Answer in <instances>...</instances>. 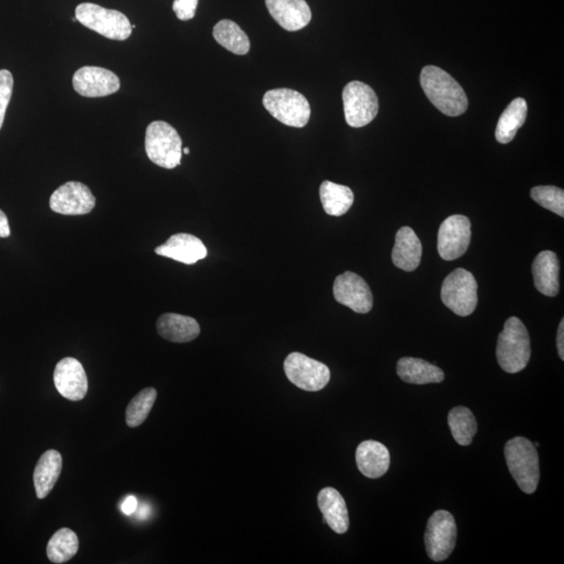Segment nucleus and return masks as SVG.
<instances>
[{
    "label": "nucleus",
    "mask_w": 564,
    "mask_h": 564,
    "mask_svg": "<svg viewBox=\"0 0 564 564\" xmlns=\"http://www.w3.org/2000/svg\"><path fill=\"white\" fill-rule=\"evenodd\" d=\"M421 85L433 105L447 116H459L469 108V99L459 83L437 66H426Z\"/></svg>",
    "instance_id": "nucleus-1"
},
{
    "label": "nucleus",
    "mask_w": 564,
    "mask_h": 564,
    "mask_svg": "<svg viewBox=\"0 0 564 564\" xmlns=\"http://www.w3.org/2000/svg\"><path fill=\"white\" fill-rule=\"evenodd\" d=\"M508 470L521 491L532 494L540 479V458L535 445L525 437H515L505 445Z\"/></svg>",
    "instance_id": "nucleus-2"
},
{
    "label": "nucleus",
    "mask_w": 564,
    "mask_h": 564,
    "mask_svg": "<svg viewBox=\"0 0 564 564\" xmlns=\"http://www.w3.org/2000/svg\"><path fill=\"white\" fill-rule=\"evenodd\" d=\"M531 357V344L528 330L519 318H509L499 335L497 359L501 369L508 374L524 370Z\"/></svg>",
    "instance_id": "nucleus-3"
},
{
    "label": "nucleus",
    "mask_w": 564,
    "mask_h": 564,
    "mask_svg": "<svg viewBox=\"0 0 564 564\" xmlns=\"http://www.w3.org/2000/svg\"><path fill=\"white\" fill-rule=\"evenodd\" d=\"M146 152L158 167L171 170L181 164L182 140L170 123L156 121L150 123L146 132Z\"/></svg>",
    "instance_id": "nucleus-4"
},
{
    "label": "nucleus",
    "mask_w": 564,
    "mask_h": 564,
    "mask_svg": "<svg viewBox=\"0 0 564 564\" xmlns=\"http://www.w3.org/2000/svg\"><path fill=\"white\" fill-rule=\"evenodd\" d=\"M263 104L274 119L288 127L304 128L311 118V106L306 96L293 89L278 88L266 92Z\"/></svg>",
    "instance_id": "nucleus-5"
},
{
    "label": "nucleus",
    "mask_w": 564,
    "mask_h": 564,
    "mask_svg": "<svg viewBox=\"0 0 564 564\" xmlns=\"http://www.w3.org/2000/svg\"><path fill=\"white\" fill-rule=\"evenodd\" d=\"M75 18L89 30L112 40H127L133 30L125 14L95 4L79 5L75 9Z\"/></svg>",
    "instance_id": "nucleus-6"
},
{
    "label": "nucleus",
    "mask_w": 564,
    "mask_h": 564,
    "mask_svg": "<svg viewBox=\"0 0 564 564\" xmlns=\"http://www.w3.org/2000/svg\"><path fill=\"white\" fill-rule=\"evenodd\" d=\"M442 300L452 312L466 317L478 305V284L473 275L459 267L447 277L442 287Z\"/></svg>",
    "instance_id": "nucleus-7"
},
{
    "label": "nucleus",
    "mask_w": 564,
    "mask_h": 564,
    "mask_svg": "<svg viewBox=\"0 0 564 564\" xmlns=\"http://www.w3.org/2000/svg\"><path fill=\"white\" fill-rule=\"evenodd\" d=\"M344 114L350 127L362 128L369 125L378 113V99L374 89L365 83L354 81L344 88Z\"/></svg>",
    "instance_id": "nucleus-8"
},
{
    "label": "nucleus",
    "mask_w": 564,
    "mask_h": 564,
    "mask_svg": "<svg viewBox=\"0 0 564 564\" xmlns=\"http://www.w3.org/2000/svg\"><path fill=\"white\" fill-rule=\"evenodd\" d=\"M457 524L452 513L438 511L426 525L424 543L432 560L440 562L451 556L457 542Z\"/></svg>",
    "instance_id": "nucleus-9"
},
{
    "label": "nucleus",
    "mask_w": 564,
    "mask_h": 564,
    "mask_svg": "<svg viewBox=\"0 0 564 564\" xmlns=\"http://www.w3.org/2000/svg\"><path fill=\"white\" fill-rule=\"evenodd\" d=\"M284 368L287 380L296 387L307 392L325 389L330 381V370L326 365L304 354L288 355Z\"/></svg>",
    "instance_id": "nucleus-10"
},
{
    "label": "nucleus",
    "mask_w": 564,
    "mask_h": 564,
    "mask_svg": "<svg viewBox=\"0 0 564 564\" xmlns=\"http://www.w3.org/2000/svg\"><path fill=\"white\" fill-rule=\"evenodd\" d=\"M472 224L469 218L451 216L440 226L438 252L444 260H455L464 256L472 238Z\"/></svg>",
    "instance_id": "nucleus-11"
},
{
    "label": "nucleus",
    "mask_w": 564,
    "mask_h": 564,
    "mask_svg": "<svg viewBox=\"0 0 564 564\" xmlns=\"http://www.w3.org/2000/svg\"><path fill=\"white\" fill-rule=\"evenodd\" d=\"M96 200L87 185L66 182L54 190L50 199L51 209L63 216H83L92 212Z\"/></svg>",
    "instance_id": "nucleus-12"
},
{
    "label": "nucleus",
    "mask_w": 564,
    "mask_h": 564,
    "mask_svg": "<svg viewBox=\"0 0 564 564\" xmlns=\"http://www.w3.org/2000/svg\"><path fill=\"white\" fill-rule=\"evenodd\" d=\"M335 299L357 314H367L374 307V296L366 281L359 275L345 272L335 278Z\"/></svg>",
    "instance_id": "nucleus-13"
},
{
    "label": "nucleus",
    "mask_w": 564,
    "mask_h": 564,
    "mask_svg": "<svg viewBox=\"0 0 564 564\" xmlns=\"http://www.w3.org/2000/svg\"><path fill=\"white\" fill-rule=\"evenodd\" d=\"M74 91L85 98H102L118 92L121 82L114 73L98 66H84L74 73Z\"/></svg>",
    "instance_id": "nucleus-14"
},
{
    "label": "nucleus",
    "mask_w": 564,
    "mask_h": 564,
    "mask_svg": "<svg viewBox=\"0 0 564 564\" xmlns=\"http://www.w3.org/2000/svg\"><path fill=\"white\" fill-rule=\"evenodd\" d=\"M53 383L59 394L72 402H79L88 392V378L84 367L74 357L61 360L53 371Z\"/></svg>",
    "instance_id": "nucleus-15"
},
{
    "label": "nucleus",
    "mask_w": 564,
    "mask_h": 564,
    "mask_svg": "<svg viewBox=\"0 0 564 564\" xmlns=\"http://www.w3.org/2000/svg\"><path fill=\"white\" fill-rule=\"evenodd\" d=\"M155 253L177 260L179 263L194 265L208 257L209 252L200 238L189 233H177L171 236L167 243L157 247Z\"/></svg>",
    "instance_id": "nucleus-16"
},
{
    "label": "nucleus",
    "mask_w": 564,
    "mask_h": 564,
    "mask_svg": "<svg viewBox=\"0 0 564 564\" xmlns=\"http://www.w3.org/2000/svg\"><path fill=\"white\" fill-rule=\"evenodd\" d=\"M267 11L282 29L296 32L312 20V11L306 0H266Z\"/></svg>",
    "instance_id": "nucleus-17"
},
{
    "label": "nucleus",
    "mask_w": 564,
    "mask_h": 564,
    "mask_svg": "<svg viewBox=\"0 0 564 564\" xmlns=\"http://www.w3.org/2000/svg\"><path fill=\"white\" fill-rule=\"evenodd\" d=\"M355 460L357 469L369 479L383 477L390 467L387 447L374 440H367L357 446Z\"/></svg>",
    "instance_id": "nucleus-18"
},
{
    "label": "nucleus",
    "mask_w": 564,
    "mask_h": 564,
    "mask_svg": "<svg viewBox=\"0 0 564 564\" xmlns=\"http://www.w3.org/2000/svg\"><path fill=\"white\" fill-rule=\"evenodd\" d=\"M423 245L414 230L403 227L396 233L395 245L392 251V261L398 269L412 272L421 265Z\"/></svg>",
    "instance_id": "nucleus-19"
},
{
    "label": "nucleus",
    "mask_w": 564,
    "mask_h": 564,
    "mask_svg": "<svg viewBox=\"0 0 564 564\" xmlns=\"http://www.w3.org/2000/svg\"><path fill=\"white\" fill-rule=\"evenodd\" d=\"M318 507L326 522L335 533L344 534L349 529V514L341 493L333 487L323 488L318 494Z\"/></svg>",
    "instance_id": "nucleus-20"
},
{
    "label": "nucleus",
    "mask_w": 564,
    "mask_h": 564,
    "mask_svg": "<svg viewBox=\"0 0 564 564\" xmlns=\"http://www.w3.org/2000/svg\"><path fill=\"white\" fill-rule=\"evenodd\" d=\"M156 328L161 338L173 343L194 341L201 332L196 319L173 313L161 315L157 320Z\"/></svg>",
    "instance_id": "nucleus-21"
},
{
    "label": "nucleus",
    "mask_w": 564,
    "mask_h": 564,
    "mask_svg": "<svg viewBox=\"0 0 564 564\" xmlns=\"http://www.w3.org/2000/svg\"><path fill=\"white\" fill-rule=\"evenodd\" d=\"M559 257L553 251H542L535 258L532 266L535 287L548 297H555L559 293Z\"/></svg>",
    "instance_id": "nucleus-22"
},
{
    "label": "nucleus",
    "mask_w": 564,
    "mask_h": 564,
    "mask_svg": "<svg viewBox=\"0 0 564 564\" xmlns=\"http://www.w3.org/2000/svg\"><path fill=\"white\" fill-rule=\"evenodd\" d=\"M62 466L63 459L58 451H46L40 457L33 477L38 499L44 500L52 492L60 478Z\"/></svg>",
    "instance_id": "nucleus-23"
},
{
    "label": "nucleus",
    "mask_w": 564,
    "mask_h": 564,
    "mask_svg": "<svg viewBox=\"0 0 564 564\" xmlns=\"http://www.w3.org/2000/svg\"><path fill=\"white\" fill-rule=\"evenodd\" d=\"M397 374L404 382L414 384H438L445 377L435 365L415 357H402L397 363Z\"/></svg>",
    "instance_id": "nucleus-24"
},
{
    "label": "nucleus",
    "mask_w": 564,
    "mask_h": 564,
    "mask_svg": "<svg viewBox=\"0 0 564 564\" xmlns=\"http://www.w3.org/2000/svg\"><path fill=\"white\" fill-rule=\"evenodd\" d=\"M527 112L528 106L524 99L513 100L501 115L497 130H495V139L503 144L511 142L518 131L524 125Z\"/></svg>",
    "instance_id": "nucleus-25"
},
{
    "label": "nucleus",
    "mask_w": 564,
    "mask_h": 564,
    "mask_svg": "<svg viewBox=\"0 0 564 564\" xmlns=\"http://www.w3.org/2000/svg\"><path fill=\"white\" fill-rule=\"evenodd\" d=\"M320 200L327 215L341 217L352 209L355 196L353 190L344 185L325 181L320 187Z\"/></svg>",
    "instance_id": "nucleus-26"
},
{
    "label": "nucleus",
    "mask_w": 564,
    "mask_h": 564,
    "mask_svg": "<svg viewBox=\"0 0 564 564\" xmlns=\"http://www.w3.org/2000/svg\"><path fill=\"white\" fill-rule=\"evenodd\" d=\"M213 37L219 45L239 56H244L250 51L249 37L232 20L224 19L219 22L213 27Z\"/></svg>",
    "instance_id": "nucleus-27"
},
{
    "label": "nucleus",
    "mask_w": 564,
    "mask_h": 564,
    "mask_svg": "<svg viewBox=\"0 0 564 564\" xmlns=\"http://www.w3.org/2000/svg\"><path fill=\"white\" fill-rule=\"evenodd\" d=\"M79 539L73 530L62 528L48 541L46 553L53 563H65L79 551Z\"/></svg>",
    "instance_id": "nucleus-28"
},
{
    "label": "nucleus",
    "mask_w": 564,
    "mask_h": 564,
    "mask_svg": "<svg viewBox=\"0 0 564 564\" xmlns=\"http://www.w3.org/2000/svg\"><path fill=\"white\" fill-rule=\"evenodd\" d=\"M449 425L453 439L462 446L471 445L478 432L473 413L465 407H456L449 413Z\"/></svg>",
    "instance_id": "nucleus-29"
},
{
    "label": "nucleus",
    "mask_w": 564,
    "mask_h": 564,
    "mask_svg": "<svg viewBox=\"0 0 564 564\" xmlns=\"http://www.w3.org/2000/svg\"><path fill=\"white\" fill-rule=\"evenodd\" d=\"M157 391L146 388L130 402L126 411V423L130 428H137L146 421L156 402Z\"/></svg>",
    "instance_id": "nucleus-30"
},
{
    "label": "nucleus",
    "mask_w": 564,
    "mask_h": 564,
    "mask_svg": "<svg viewBox=\"0 0 564 564\" xmlns=\"http://www.w3.org/2000/svg\"><path fill=\"white\" fill-rule=\"evenodd\" d=\"M531 197L536 203L557 216L564 217V191L556 187H536L531 190Z\"/></svg>",
    "instance_id": "nucleus-31"
},
{
    "label": "nucleus",
    "mask_w": 564,
    "mask_h": 564,
    "mask_svg": "<svg viewBox=\"0 0 564 564\" xmlns=\"http://www.w3.org/2000/svg\"><path fill=\"white\" fill-rule=\"evenodd\" d=\"M14 79L9 71H0V129L3 128L6 109L13 94Z\"/></svg>",
    "instance_id": "nucleus-32"
},
{
    "label": "nucleus",
    "mask_w": 564,
    "mask_h": 564,
    "mask_svg": "<svg viewBox=\"0 0 564 564\" xmlns=\"http://www.w3.org/2000/svg\"><path fill=\"white\" fill-rule=\"evenodd\" d=\"M199 0H174L173 10L178 19L187 22L195 17Z\"/></svg>",
    "instance_id": "nucleus-33"
},
{
    "label": "nucleus",
    "mask_w": 564,
    "mask_h": 564,
    "mask_svg": "<svg viewBox=\"0 0 564 564\" xmlns=\"http://www.w3.org/2000/svg\"><path fill=\"white\" fill-rule=\"evenodd\" d=\"M11 236V229L9 225L8 217L3 210H0V238H9Z\"/></svg>",
    "instance_id": "nucleus-34"
},
{
    "label": "nucleus",
    "mask_w": 564,
    "mask_h": 564,
    "mask_svg": "<svg viewBox=\"0 0 564 564\" xmlns=\"http://www.w3.org/2000/svg\"><path fill=\"white\" fill-rule=\"evenodd\" d=\"M557 349H559V355L560 359L564 360V320L562 319L559 326V333H557Z\"/></svg>",
    "instance_id": "nucleus-35"
},
{
    "label": "nucleus",
    "mask_w": 564,
    "mask_h": 564,
    "mask_svg": "<svg viewBox=\"0 0 564 564\" xmlns=\"http://www.w3.org/2000/svg\"><path fill=\"white\" fill-rule=\"evenodd\" d=\"M137 506H139V501L135 497H129L122 506V511L123 513L130 515L136 511Z\"/></svg>",
    "instance_id": "nucleus-36"
},
{
    "label": "nucleus",
    "mask_w": 564,
    "mask_h": 564,
    "mask_svg": "<svg viewBox=\"0 0 564 564\" xmlns=\"http://www.w3.org/2000/svg\"><path fill=\"white\" fill-rule=\"evenodd\" d=\"M148 513H149V507L143 506L142 509H141V512H140V518L141 519H146Z\"/></svg>",
    "instance_id": "nucleus-37"
},
{
    "label": "nucleus",
    "mask_w": 564,
    "mask_h": 564,
    "mask_svg": "<svg viewBox=\"0 0 564 564\" xmlns=\"http://www.w3.org/2000/svg\"><path fill=\"white\" fill-rule=\"evenodd\" d=\"M190 151L189 148H185V149L182 150V153H184V154L188 155V154H190Z\"/></svg>",
    "instance_id": "nucleus-38"
},
{
    "label": "nucleus",
    "mask_w": 564,
    "mask_h": 564,
    "mask_svg": "<svg viewBox=\"0 0 564 564\" xmlns=\"http://www.w3.org/2000/svg\"><path fill=\"white\" fill-rule=\"evenodd\" d=\"M535 446H536V447H539V446H540V443H539V442H536Z\"/></svg>",
    "instance_id": "nucleus-39"
}]
</instances>
